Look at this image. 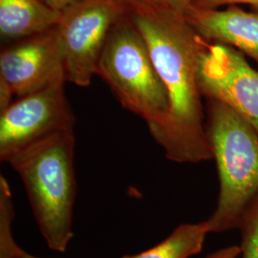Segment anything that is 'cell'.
Returning <instances> with one entry per match:
<instances>
[{
	"label": "cell",
	"instance_id": "3",
	"mask_svg": "<svg viewBox=\"0 0 258 258\" xmlns=\"http://www.w3.org/2000/svg\"><path fill=\"white\" fill-rule=\"evenodd\" d=\"M209 102L206 128L217 166L219 195L206 221L210 232H223L238 229L246 207L258 194V132L227 105Z\"/></svg>",
	"mask_w": 258,
	"mask_h": 258
},
{
	"label": "cell",
	"instance_id": "10",
	"mask_svg": "<svg viewBox=\"0 0 258 258\" xmlns=\"http://www.w3.org/2000/svg\"><path fill=\"white\" fill-rule=\"evenodd\" d=\"M61 13L40 0H0V37L14 42L55 27Z\"/></svg>",
	"mask_w": 258,
	"mask_h": 258
},
{
	"label": "cell",
	"instance_id": "12",
	"mask_svg": "<svg viewBox=\"0 0 258 258\" xmlns=\"http://www.w3.org/2000/svg\"><path fill=\"white\" fill-rule=\"evenodd\" d=\"M15 210L9 184L0 176V258H23L25 250L21 249L13 236Z\"/></svg>",
	"mask_w": 258,
	"mask_h": 258
},
{
	"label": "cell",
	"instance_id": "4",
	"mask_svg": "<svg viewBox=\"0 0 258 258\" xmlns=\"http://www.w3.org/2000/svg\"><path fill=\"white\" fill-rule=\"evenodd\" d=\"M97 75L108 84L120 104L138 115L156 140L166 126L169 105L148 43L129 14L110 31Z\"/></svg>",
	"mask_w": 258,
	"mask_h": 258
},
{
	"label": "cell",
	"instance_id": "7",
	"mask_svg": "<svg viewBox=\"0 0 258 258\" xmlns=\"http://www.w3.org/2000/svg\"><path fill=\"white\" fill-rule=\"evenodd\" d=\"M198 82L203 96L235 111L258 132V71L241 52L202 37Z\"/></svg>",
	"mask_w": 258,
	"mask_h": 258
},
{
	"label": "cell",
	"instance_id": "15",
	"mask_svg": "<svg viewBox=\"0 0 258 258\" xmlns=\"http://www.w3.org/2000/svg\"><path fill=\"white\" fill-rule=\"evenodd\" d=\"M130 12H142L169 6L166 0H120ZM170 7V6H169Z\"/></svg>",
	"mask_w": 258,
	"mask_h": 258
},
{
	"label": "cell",
	"instance_id": "9",
	"mask_svg": "<svg viewBox=\"0 0 258 258\" xmlns=\"http://www.w3.org/2000/svg\"><path fill=\"white\" fill-rule=\"evenodd\" d=\"M184 18L205 40L232 47L258 63L257 11L247 12L236 5L225 10L192 6Z\"/></svg>",
	"mask_w": 258,
	"mask_h": 258
},
{
	"label": "cell",
	"instance_id": "2",
	"mask_svg": "<svg viewBox=\"0 0 258 258\" xmlns=\"http://www.w3.org/2000/svg\"><path fill=\"white\" fill-rule=\"evenodd\" d=\"M74 129H70L37 141L7 162L22 180L34 217L48 247L58 252L66 251L74 237Z\"/></svg>",
	"mask_w": 258,
	"mask_h": 258
},
{
	"label": "cell",
	"instance_id": "14",
	"mask_svg": "<svg viewBox=\"0 0 258 258\" xmlns=\"http://www.w3.org/2000/svg\"><path fill=\"white\" fill-rule=\"evenodd\" d=\"M238 4L250 5L258 12V0H194L192 6L201 9H218L222 6H237Z\"/></svg>",
	"mask_w": 258,
	"mask_h": 258
},
{
	"label": "cell",
	"instance_id": "18",
	"mask_svg": "<svg viewBox=\"0 0 258 258\" xmlns=\"http://www.w3.org/2000/svg\"><path fill=\"white\" fill-rule=\"evenodd\" d=\"M166 2L172 9L176 10L184 15V13L187 10L192 7L194 0H166Z\"/></svg>",
	"mask_w": 258,
	"mask_h": 258
},
{
	"label": "cell",
	"instance_id": "17",
	"mask_svg": "<svg viewBox=\"0 0 258 258\" xmlns=\"http://www.w3.org/2000/svg\"><path fill=\"white\" fill-rule=\"evenodd\" d=\"M240 253L241 250L238 246H230L212 252V254L208 255L207 258H238Z\"/></svg>",
	"mask_w": 258,
	"mask_h": 258
},
{
	"label": "cell",
	"instance_id": "1",
	"mask_svg": "<svg viewBox=\"0 0 258 258\" xmlns=\"http://www.w3.org/2000/svg\"><path fill=\"white\" fill-rule=\"evenodd\" d=\"M130 15L148 43L168 100L166 126L155 142L172 162L195 164L211 160L198 82L202 37L184 14L169 6Z\"/></svg>",
	"mask_w": 258,
	"mask_h": 258
},
{
	"label": "cell",
	"instance_id": "5",
	"mask_svg": "<svg viewBox=\"0 0 258 258\" xmlns=\"http://www.w3.org/2000/svg\"><path fill=\"white\" fill-rule=\"evenodd\" d=\"M130 13L120 0H82L61 13L56 27L67 82L90 85L112 28Z\"/></svg>",
	"mask_w": 258,
	"mask_h": 258
},
{
	"label": "cell",
	"instance_id": "6",
	"mask_svg": "<svg viewBox=\"0 0 258 258\" xmlns=\"http://www.w3.org/2000/svg\"><path fill=\"white\" fill-rule=\"evenodd\" d=\"M65 76L19 97L0 112V160L8 162L21 149L56 132L74 129L65 95Z\"/></svg>",
	"mask_w": 258,
	"mask_h": 258
},
{
	"label": "cell",
	"instance_id": "16",
	"mask_svg": "<svg viewBox=\"0 0 258 258\" xmlns=\"http://www.w3.org/2000/svg\"><path fill=\"white\" fill-rule=\"evenodd\" d=\"M40 1L43 4H45L47 7L56 12L62 13L65 10L70 8L71 6H73L76 3L82 0H40Z\"/></svg>",
	"mask_w": 258,
	"mask_h": 258
},
{
	"label": "cell",
	"instance_id": "8",
	"mask_svg": "<svg viewBox=\"0 0 258 258\" xmlns=\"http://www.w3.org/2000/svg\"><path fill=\"white\" fill-rule=\"evenodd\" d=\"M65 76L57 27L12 42L0 54V82L18 98Z\"/></svg>",
	"mask_w": 258,
	"mask_h": 258
},
{
	"label": "cell",
	"instance_id": "13",
	"mask_svg": "<svg viewBox=\"0 0 258 258\" xmlns=\"http://www.w3.org/2000/svg\"><path fill=\"white\" fill-rule=\"evenodd\" d=\"M241 258H258V194L250 200L240 219Z\"/></svg>",
	"mask_w": 258,
	"mask_h": 258
},
{
	"label": "cell",
	"instance_id": "11",
	"mask_svg": "<svg viewBox=\"0 0 258 258\" xmlns=\"http://www.w3.org/2000/svg\"><path fill=\"white\" fill-rule=\"evenodd\" d=\"M208 233L210 231L207 221L182 224L156 246L122 258L191 257L201 252Z\"/></svg>",
	"mask_w": 258,
	"mask_h": 258
},
{
	"label": "cell",
	"instance_id": "19",
	"mask_svg": "<svg viewBox=\"0 0 258 258\" xmlns=\"http://www.w3.org/2000/svg\"><path fill=\"white\" fill-rule=\"evenodd\" d=\"M23 258H39L37 257V256H34V255H32V254H30V253H28V252H25V254H24V256Z\"/></svg>",
	"mask_w": 258,
	"mask_h": 258
}]
</instances>
